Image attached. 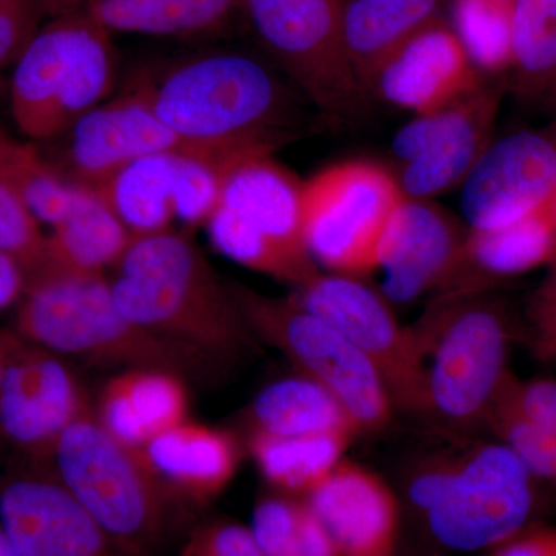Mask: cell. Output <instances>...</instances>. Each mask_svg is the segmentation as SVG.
<instances>
[{"label":"cell","instance_id":"cell-26","mask_svg":"<svg viewBox=\"0 0 556 556\" xmlns=\"http://www.w3.org/2000/svg\"><path fill=\"white\" fill-rule=\"evenodd\" d=\"M51 230V258L90 273L115 269L134 240L100 190L80 185L67 215Z\"/></svg>","mask_w":556,"mask_h":556},{"label":"cell","instance_id":"cell-10","mask_svg":"<svg viewBox=\"0 0 556 556\" xmlns=\"http://www.w3.org/2000/svg\"><path fill=\"white\" fill-rule=\"evenodd\" d=\"M404 193L369 161L332 164L303 182V237L314 263L361 277L378 269L380 241Z\"/></svg>","mask_w":556,"mask_h":556},{"label":"cell","instance_id":"cell-9","mask_svg":"<svg viewBox=\"0 0 556 556\" xmlns=\"http://www.w3.org/2000/svg\"><path fill=\"white\" fill-rule=\"evenodd\" d=\"M229 289L252 334L278 348L300 375L327 388L361 433H375L391 422L396 408L382 376L342 332L292 298H269L243 285Z\"/></svg>","mask_w":556,"mask_h":556},{"label":"cell","instance_id":"cell-13","mask_svg":"<svg viewBox=\"0 0 556 556\" xmlns=\"http://www.w3.org/2000/svg\"><path fill=\"white\" fill-rule=\"evenodd\" d=\"M556 193V139L533 130L486 146L463 181L470 230H492L535 214Z\"/></svg>","mask_w":556,"mask_h":556},{"label":"cell","instance_id":"cell-27","mask_svg":"<svg viewBox=\"0 0 556 556\" xmlns=\"http://www.w3.org/2000/svg\"><path fill=\"white\" fill-rule=\"evenodd\" d=\"M252 431L274 437H318L361 431L338 399L300 375L263 388L251 407Z\"/></svg>","mask_w":556,"mask_h":556},{"label":"cell","instance_id":"cell-2","mask_svg":"<svg viewBox=\"0 0 556 556\" xmlns=\"http://www.w3.org/2000/svg\"><path fill=\"white\" fill-rule=\"evenodd\" d=\"M182 141L230 159L268 152L291 134L283 87L248 54H203L135 87Z\"/></svg>","mask_w":556,"mask_h":556},{"label":"cell","instance_id":"cell-11","mask_svg":"<svg viewBox=\"0 0 556 556\" xmlns=\"http://www.w3.org/2000/svg\"><path fill=\"white\" fill-rule=\"evenodd\" d=\"M345 0H240L263 46L300 90L332 118L357 119L367 91L343 49Z\"/></svg>","mask_w":556,"mask_h":556},{"label":"cell","instance_id":"cell-37","mask_svg":"<svg viewBox=\"0 0 556 556\" xmlns=\"http://www.w3.org/2000/svg\"><path fill=\"white\" fill-rule=\"evenodd\" d=\"M40 0H0V70L20 61L39 33Z\"/></svg>","mask_w":556,"mask_h":556},{"label":"cell","instance_id":"cell-28","mask_svg":"<svg viewBox=\"0 0 556 556\" xmlns=\"http://www.w3.org/2000/svg\"><path fill=\"white\" fill-rule=\"evenodd\" d=\"M354 437H274L252 431L249 453L262 477L283 495L305 497L343 460Z\"/></svg>","mask_w":556,"mask_h":556},{"label":"cell","instance_id":"cell-38","mask_svg":"<svg viewBox=\"0 0 556 556\" xmlns=\"http://www.w3.org/2000/svg\"><path fill=\"white\" fill-rule=\"evenodd\" d=\"M501 391L522 415L556 437L555 379H532L521 382L508 372Z\"/></svg>","mask_w":556,"mask_h":556},{"label":"cell","instance_id":"cell-44","mask_svg":"<svg viewBox=\"0 0 556 556\" xmlns=\"http://www.w3.org/2000/svg\"><path fill=\"white\" fill-rule=\"evenodd\" d=\"M556 302V260L552 263L551 273L538 289L533 303H552Z\"/></svg>","mask_w":556,"mask_h":556},{"label":"cell","instance_id":"cell-15","mask_svg":"<svg viewBox=\"0 0 556 556\" xmlns=\"http://www.w3.org/2000/svg\"><path fill=\"white\" fill-rule=\"evenodd\" d=\"M0 526L16 556H130L54 475L5 479Z\"/></svg>","mask_w":556,"mask_h":556},{"label":"cell","instance_id":"cell-30","mask_svg":"<svg viewBox=\"0 0 556 556\" xmlns=\"http://www.w3.org/2000/svg\"><path fill=\"white\" fill-rule=\"evenodd\" d=\"M249 529L265 556H343L303 497H262Z\"/></svg>","mask_w":556,"mask_h":556},{"label":"cell","instance_id":"cell-5","mask_svg":"<svg viewBox=\"0 0 556 556\" xmlns=\"http://www.w3.org/2000/svg\"><path fill=\"white\" fill-rule=\"evenodd\" d=\"M56 477L126 554L150 556L169 526V485L144 450L101 426L93 409L62 433L53 452Z\"/></svg>","mask_w":556,"mask_h":556},{"label":"cell","instance_id":"cell-49","mask_svg":"<svg viewBox=\"0 0 556 556\" xmlns=\"http://www.w3.org/2000/svg\"><path fill=\"white\" fill-rule=\"evenodd\" d=\"M2 89H3L2 79H0V93H2Z\"/></svg>","mask_w":556,"mask_h":556},{"label":"cell","instance_id":"cell-4","mask_svg":"<svg viewBox=\"0 0 556 556\" xmlns=\"http://www.w3.org/2000/svg\"><path fill=\"white\" fill-rule=\"evenodd\" d=\"M535 481L504 442H478L422 460L409 475L408 497L442 546L477 552L529 527Z\"/></svg>","mask_w":556,"mask_h":556},{"label":"cell","instance_id":"cell-29","mask_svg":"<svg viewBox=\"0 0 556 556\" xmlns=\"http://www.w3.org/2000/svg\"><path fill=\"white\" fill-rule=\"evenodd\" d=\"M240 0H102L84 10L105 30L186 36L219 27Z\"/></svg>","mask_w":556,"mask_h":556},{"label":"cell","instance_id":"cell-14","mask_svg":"<svg viewBox=\"0 0 556 556\" xmlns=\"http://www.w3.org/2000/svg\"><path fill=\"white\" fill-rule=\"evenodd\" d=\"M90 409L72 369L24 340L0 386V434L28 455L51 457L62 433Z\"/></svg>","mask_w":556,"mask_h":556},{"label":"cell","instance_id":"cell-33","mask_svg":"<svg viewBox=\"0 0 556 556\" xmlns=\"http://www.w3.org/2000/svg\"><path fill=\"white\" fill-rule=\"evenodd\" d=\"M510 13L490 0H455L453 30L479 73L510 70Z\"/></svg>","mask_w":556,"mask_h":556},{"label":"cell","instance_id":"cell-24","mask_svg":"<svg viewBox=\"0 0 556 556\" xmlns=\"http://www.w3.org/2000/svg\"><path fill=\"white\" fill-rule=\"evenodd\" d=\"M185 155L164 152L142 156L98 188L131 236L164 232L178 219Z\"/></svg>","mask_w":556,"mask_h":556},{"label":"cell","instance_id":"cell-32","mask_svg":"<svg viewBox=\"0 0 556 556\" xmlns=\"http://www.w3.org/2000/svg\"><path fill=\"white\" fill-rule=\"evenodd\" d=\"M0 179L30 208L39 223L51 228L67 215L76 185L50 166L31 146L7 137L0 148Z\"/></svg>","mask_w":556,"mask_h":556},{"label":"cell","instance_id":"cell-45","mask_svg":"<svg viewBox=\"0 0 556 556\" xmlns=\"http://www.w3.org/2000/svg\"><path fill=\"white\" fill-rule=\"evenodd\" d=\"M0 556H16L14 555L13 547H11L9 538L3 532L2 526H0Z\"/></svg>","mask_w":556,"mask_h":556},{"label":"cell","instance_id":"cell-1","mask_svg":"<svg viewBox=\"0 0 556 556\" xmlns=\"http://www.w3.org/2000/svg\"><path fill=\"white\" fill-rule=\"evenodd\" d=\"M110 280L116 305L138 327L233 362L254 334L192 240L174 230L134 237Z\"/></svg>","mask_w":556,"mask_h":556},{"label":"cell","instance_id":"cell-22","mask_svg":"<svg viewBox=\"0 0 556 556\" xmlns=\"http://www.w3.org/2000/svg\"><path fill=\"white\" fill-rule=\"evenodd\" d=\"M144 455L170 490L195 501L219 495L240 464L232 434L189 419L150 441Z\"/></svg>","mask_w":556,"mask_h":556},{"label":"cell","instance_id":"cell-8","mask_svg":"<svg viewBox=\"0 0 556 556\" xmlns=\"http://www.w3.org/2000/svg\"><path fill=\"white\" fill-rule=\"evenodd\" d=\"M413 331L422 354L428 416L453 427L484 422L508 376L511 329L503 311L460 294Z\"/></svg>","mask_w":556,"mask_h":556},{"label":"cell","instance_id":"cell-39","mask_svg":"<svg viewBox=\"0 0 556 556\" xmlns=\"http://www.w3.org/2000/svg\"><path fill=\"white\" fill-rule=\"evenodd\" d=\"M486 556H556V529L527 527L517 536L493 547Z\"/></svg>","mask_w":556,"mask_h":556},{"label":"cell","instance_id":"cell-42","mask_svg":"<svg viewBox=\"0 0 556 556\" xmlns=\"http://www.w3.org/2000/svg\"><path fill=\"white\" fill-rule=\"evenodd\" d=\"M98 2H102V0H40V5L46 13L58 17L62 14L87 10Z\"/></svg>","mask_w":556,"mask_h":556},{"label":"cell","instance_id":"cell-6","mask_svg":"<svg viewBox=\"0 0 556 556\" xmlns=\"http://www.w3.org/2000/svg\"><path fill=\"white\" fill-rule=\"evenodd\" d=\"M206 228L218 252L255 273L295 288L320 273L303 237V182L268 152L230 161Z\"/></svg>","mask_w":556,"mask_h":556},{"label":"cell","instance_id":"cell-46","mask_svg":"<svg viewBox=\"0 0 556 556\" xmlns=\"http://www.w3.org/2000/svg\"><path fill=\"white\" fill-rule=\"evenodd\" d=\"M547 97H551L552 100H554L556 102V79H555V83L552 84L551 89H548Z\"/></svg>","mask_w":556,"mask_h":556},{"label":"cell","instance_id":"cell-18","mask_svg":"<svg viewBox=\"0 0 556 556\" xmlns=\"http://www.w3.org/2000/svg\"><path fill=\"white\" fill-rule=\"evenodd\" d=\"M481 87V73L452 25L439 20L379 70L369 91L419 116L450 108Z\"/></svg>","mask_w":556,"mask_h":556},{"label":"cell","instance_id":"cell-25","mask_svg":"<svg viewBox=\"0 0 556 556\" xmlns=\"http://www.w3.org/2000/svg\"><path fill=\"white\" fill-rule=\"evenodd\" d=\"M500 93L481 89L466 119L419 159L404 164L397 185L407 199L428 200L463 185L490 144Z\"/></svg>","mask_w":556,"mask_h":556},{"label":"cell","instance_id":"cell-16","mask_svg":"<svg viewBox=\"0 0 556 556\" xmlns=\"http://www.w3.org/2000/svg\"><path fill=\"white\" fill-rule=\"evenodd\" d=\"M64 135L70 181L93 189L101 188L131 161L153 153L208 155L170 130L138 89L91 109Z\"/></svg>","mask_w":556,"mask_h":556},{"label":"cell","instance_id":"cell-3","mask_svg":"<svg viewBox=\"0 0 556 556\" xmlns=\"http://www.w3.org/2000/svg\"><path fill=\"white\" fill-rule=\"evenodd\" d=\"M16 334L54 354L127 369L199 371L214 362L195 348L138 327L124 316L104 274L62 265L50 254L27 273Z\"/></svg>","mask_w":556,"mask_h":556},{"label":"cell","instance_id":"cell-50","mask_svg":"<svg viewBox=\"0 0 556 556\" xmlns=\"http://www.w3.org/2000/svg\"><path fill=\"white\" fill-rule=\"evenodd\" d=\"M555 201H556V193H555Z\"/></svg>","mask_w":556,"mask_h":556},{"label":"cell","instance_id":"cell-41","mask_svg":"<svg viewBox=\"0 0 556 556\" xmlns=\"http://www.w3.org/2000/svg\"><path fill=\"white\" fill-rule=\"evenodd\" d=\"M535 350L543 358H556V302L533 303Z\"/></svg>","mask_w":556,"mask_h":556},{"label":"cell","instance_id":"cell-7","mask_svg":"<svg viewBox=\"0 0 556 556\" xmlns=\"http://www.w3.org/2000/svg\"><path fill=\"white\" fill-rule=\"evenodd\" d=\"M115 76L110 31L86 11L62 14L40 28L14 64L11 115L25 137H61L105 101Z\"/></svg>","mask_w":556,"mask_h":556},{"label":"cell","instance_id":"cell-40","mask_svg":"<svg viewBox=\"0 0 556 556\" xmlns=\"http://www.w3.org/2000/svg\"><path fill=\"white\" fill-rule=\"evenodd\" d=\"M27 273L16 257L0 251V311L14 305L24 295Z\"/></svg>","mask_w":556,"mask_h":556},{"label":"cell","instance_id":"cell-20","mask_svg":"<svg viewBox=\"0 0 556 556\" xmlns=\"http://www.w3.org/2000/svg\"><path fill=\"white\" fill-rule=\"evenodd\" d=\"M188 390L178 372L129 368L104 387L94 415L121 442L144 450L161 433L188 420Z\"/></svg>","mask_w":556,"mask_h":556},{"label":"cell","instance_id":"cell-35","mask_svg":"<svg viewBox=\"0 0 556 556\" xmlns=\"http://www.w3.org/2000/svg\"><path fill=\"white\" fill-rule=\"evenodd\" d=\"M0 251L16 257L30 273L49 254V237L17 193L0 179Z\"/></svg>","mask_w":556,"mask_h":556},{"label":"cell","instance_id":"cell-31","mask_svg":"<svg viewBox=\"0 0 556 556\" xmlns=\"http://www.w3.org/2000/svg\"><path fill=\"white\" fill-rule=\"evenodd\" d=\"M515 87L547 93L556 79V0H517L510 13Z\"/></svg>","mask_w":556,"mask_h":556},{"label":"cell","instance_id":"cell-23","mask_svg":"<svg viewBox=\"0 0 556 556\" xmlns=\"http://www.w3.org/2000/svg\"><path fill=\"white\" fill-rule=\"evenodd\" d=\"M444 0H345L343 49L362 89L428 25L442 20Z\"/></svg>","mask_w":556,"mask_h":556},{"label":"cell","instance_id":"cell-21","mask_svg":"<svg viewBox=\"0 0 556 556\" xmlns=\"http://www.w3.org/2000/svg\"><path fill=\"white\" fill-rule=\"evenodd\" d=\"M556 260L555 197L529 217L492 230H468L463 255L447 288L471 294L485 281L521 276Z\"/></svg>","mask_w":556,"mask_h":556},{"label":"cell","instance_id":"cell-43","mask_svg":"<svg viewBox=\"0 0 556 556\" xmlns=\"http://www.w3.org/2000/svg\"><path fill=\"white\" fill-rule=\"evenodd\" d=\"M22 342L24 340L20 336L13 334V332L0 331V386H2L3 375H5L11 357L14 356Z\"/></svg>","mask_w":556,"mask_h":556},{"label":"cell","instance_id":"cell-12","mask_svg":"<svg viewBox=\"0 0 556 556\" xmlns=\"http://www.w3.org/2000/svg\"><path fill=\"white\" fill-rule=\"evenodd\" d=\"M291 298L342 332L375 364L394 408L428 416L422 354L415 331L399 324L383 295L358 277L318 273Z\"/></svg>","mask_w":556,"mask_h":556},{"label":"cell","instance_id":"cell-36","mask_svg":"<svg viewBox=\"0 0 556 556\" xmlns=\"http://www.w3.org/2000/svg\"><path fill=\"white\" fill-rule=\"evenodd\" d=\"M179 556H265L249 527L236 521L204 522L193 529Z\"/></svg>","mask_w":556,"mask_h":556},{"label":"cell","instance_id":"cell-34","mask_svg":"<svg viewBox=\"0 0 556 556\" xmlns=\"http://www.w3.org/2000/svg\"><path fill=\"white\" fill-rule=\"evenodd\" d=\"M503 388V387H501ZM485 424L501 442L514 450L533 478L556 485V437L529 419L500 390Z\"/></svg>","mask_w":556,"mask_h":556},{"label":"cell","instance_id":"cell-48","mask_svg":"<svg viewBox=\"0 0 556 556\" xmlns=\"http://www.w3.org/2000/svg\"><path fill=\"white\" fill-rule=\"evenodd\" d=\"M7 135L0 131V148H2L3 141H5Z\"/></svg>","mask_w":556,"mask_h":556},{"label":"cell","instance_id":"cell-19","mask_svg":"<svg viewBox=\"0 0 556 556\" xmlns=\"http://www.w3.org/2000/svg\"><path fill=\"white\" fill-rule=\"evenodd\" d=\"M303 500L343 556H394L401 504L379 475L342 460Z\"/></svg>","mask_w":556,"mask_h":556},{"label":"cell","instance_id":"cell-47","mask_svg":"<svg viewBox=\"0 0 556 556\" xmlns=\"http://www.w3.org/2000/svg\"><path fill=\"white\" fill-rule=\"evenodd\" d=\"M490 2L503 3V5H514L517 0H490Z\"/></svg>","mask_w":556,"mask_h":556},{"label":"cell","instance_id":"cell-17","mask_svg":"<svg viewBox=\"0 0 556 556\" xmlns=\"http://www.w3.org/2000/svg\"><path fill=\"white\" fill-rule=\"evenodd\" d=\"M468 232L427 200L405 197L388 222L378 255L382 294L412 303L455 276Z\"/></svg>","mask_w":556,"mask_h":556}]
</instances>
